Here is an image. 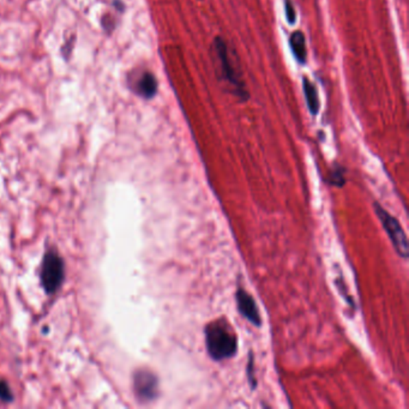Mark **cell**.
I'll use <instances>...</instances> for the list:
<instances>
[{
  "mask_svg": "<svg viewBox=\"0 0 409 409\" xmlns=\"http://www.w3.org/2000/svg\"><path fill=\"white\" fill-rule=\"evenodd\" d=\"M64 279V263L60 256L49 251L45 256L42 270H41V282L47 293H54L60 287Z\"/></svg>",
  "mask_w": 409,
  "mask_h": 409,
  "instance_id": "obj_4",
  "label": "cell"
},
{
  "mask_svg": "<svg viewBox=\"0 0 409 409\" xmlns=\"http://www.w3.org/2000/svg\"><path fill=\"white\" fill-rule=\"evenodd\" d=\"M332 185H335V186H338V188H341L343 186V184H345V175H343V169H332Z\"/></svg>",
  "mask_w": 409,
  "mask_h": 409,
  "instance_id": "obj_11",
  "label": "cell"
},
{
  "mask_svg": "<svg viewBox=\"0 0 409 409\" xmlns=\"http://www.w3.org/2000/svg\"><path fill=\"white\" fill-rule=\"evenodd\" d=\"M303 89L308 111L312 116H317L319 108H321V101H319L317 89L308 77L303 78Z\"/></svg>",
  "mask_w": 409,
  "mask_h": 409,
  "instance_id": "obj_9",
  "label": "cell"
},
{
  "mask_svg": "<svg viewBox=\"0 0 409 409\" xmlns=\"http://www.w3.org/2000/svg\"><path fill=\"white\" fill-rule=\"evenodd\" d=\"M236 305L238 310L241 313L243 317L246 318L251 324L256 327H260L262 323L260 310L257 308L255 299L251 297V294L247 293L243 288H239L236 293Z\"/></svg>",
  "mask_w": 409,
  "mask_h": 409,
  "instance_id": "obj_6",
  "label": "cell"
},
{
  "mask_svg": "<svg viewBox=\"0 0 409 409\" xmlns=\"http://www.w3.org/2000/svg\"><path fill=\"white\" fill-rule=\"evenodd\" d=\"M0 399L1 401H12V395H11L10 388L6 384L5 382H0Z\"/></svg>",
  "mask_w": 409,
  "mask_h": 409,
  "instance_id": "obj_12",
  "label": "cell"
},
{
  "mask_svg": "<svg viewBox=\"0 0 409 409\" xmlns=\"http://www.w3.org/2000/svg\"><path fill=\"white\" fill-rule=\"evenodd\" d=\"M208 354L216 361L227 360L236 356L238 337L230 323L217 319L206 327Z\"/></svg>",
  "mask_w": 409,
  "mask_h": 409,
  "instance_id": "obj_1",
  "label": "cell"
},
{
  "mask_svg": "<svg viewBox=\"0 0 409 409\" xmlns=\"http://www.w3.org/2000/svg\"><path fill=\"white\" fill-rule=\"evenodd\" d=\"M289 47L292 49L294 58L297 59L299 64L306 63L308 59V49H306V40L303 32L297 30L289 36Z\"/></svg>",
  "mask_w": 409,
  "mask_h": 409,
  "instance_id": "obj_7",
  "label": "cell"
},
{
  "mask_svg": "<svg viewBox=\"0 0 409 409\" xmlns=\"http://www.w3.org/2000/svg\"><path fill=\"white\" fill-rule=\"evenodd\" d=\"M214 51H215L219 63H220L222 78L231 87L233 94L245 101L249 99V94L246 92L245 83L236 73L234 64L232 63L226 41L221 38H216L214 40Z\"/></svg>",
  "mask_w": 409,
  "mask_h": 409,
  "instance_id": "obj_2",
  "label": "cell"
},
{
  "mask_svg": "<svg viewBox=\"0 0 409 409\" xmlns=\"http://www.w3.org/2000/svg\"><path fill=\"white\" fill-rule=\"evenodd\" d=\"M247 373H249V380H250L251 385H252V388L255 386V380H253V377H252V373H253V360L250 358V362H249V366H247Z\"/></svg>",
  "mask_w": 409,
  "mask_h": 409,
  "instance_id": "obj_13",
  "label": "cell"
},
{
  "mask_svg": "<svg viewBox=\"0 0 409 409\" xmlns=\"http://www.w3.org/2000/svg\"><path fill=\"white\" fill-rule=\"evenodd\" d=\"M284 15H286V18H287L289 25H293L295 23L297 14H295V9H294V5L290 0L284 1Z\"/></svg>",
  "mask_w": 409,
  "mask_h": 409,
  "instance_id": "obj_10",
  "label": "cell"
},
{
  "mask_svg": "<svg viewBox=\"0 0 409 409\" xmlns=\"http://www.w3.org/2000/svg\"><path fill=\"white\" fill-rule=\"evenodd\" d=\"M136 92L140 94V97L145 99H151L158 92V81L154 75L150 73H145L140 76V79L136 84Z\"/></svg>",
  "mask_w": 409,
  "mask_h": 409,
  "instance_id": "obj_8",
  "label": "cell"
},
{
  "mask_svg": "<svg viewBox=\"0 0 409 409\" xmlns=\"http://www.w3.org/2000/svg\"><path fill=\"white\" fill-rule=\"evenodd\" d=\"M375 210L377 216L383 225L384 231L389 236L391 244L394 246L395 251L397 252V255L404 258V260L408 258V239H407V236L404 233V228L401 227L399 222L397 221V219L386 212L384 208L382 207L378 203H375Z\"/></svg>",
  "mask_w": 409,
  "mask_h": 409,
  "instance_id": "obj_3",
  "label": "cell"
},
{
  "mask_svg": "<svg viewBox=\"0 0 409 409\" xmlns=\"http://www.w3.org/2000/svg\"><path fill=\"white\" fill-rule=\"evenodd\" d=\"M134 386L136 395L138 396V399L143 401H151L158 396V378L150 371H138L134 378Z\"/></svg>",
  "mask_w": 409,
  "mask_h": 409,
  "instance_id": "obj_5",
  "label": "cell"
}]
</instances>
